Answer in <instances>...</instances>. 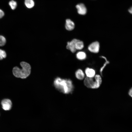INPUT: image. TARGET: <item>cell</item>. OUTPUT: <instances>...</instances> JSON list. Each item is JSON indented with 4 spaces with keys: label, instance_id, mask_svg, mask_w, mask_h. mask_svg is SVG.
<instances>
[{
    "label": "cell",
    "instance_id": "obj_1",
    "mask_svg": "<svg viewBox=\"0 0 132 132\" xmlns=\"http://www.w3.org/2000/svg\"><path fill=\"white\" fill-rule=\"evenodd\" d=\"M54 85L57 90L65 94L70 93L74 90L72 82L69 79L57 77L54 81Z\"/></svg>",
    "mask_w": 132,
    "mask_h": 132
},
{
    "label": "cell",
    "instance_id": "obj_2",
    "mask_svg": "<svg viewBox=\"0 0 132 132\" xmlns=\"http://www.w3.org/2000/svg\"><path fill=\"white\" fill-rule=\"evenodd\" d=\"M20 65L22 68L20 69L17 66L14 67L12 70L13 74L16 77L22 79L25 78L31 73V66L29 63L24 61L21 62Z\"/></svg>",
    "mask_w": 132,
    "mask_h": 132
},
{
    "label": "cell",
    "instance_id": "obj_3",
    "mask_svg": "<svg viewBox=\"0 0 132 132\" xmlns=\"http://www.w3.org/2000/svg\"><path fill=\"white\" fill-rule=\"evenodd\" d=\"M86 77L84 81V85L88 88L96 89L99 88L102 82L101 77L99 75L97 74L94 77V78Z\"/></svg>",
    "mask_w": 132,
    "mask_h": 132
},
{
    "label": "cell",
    "instance_id": "obj_4",
    "mask_svg": "<svg viewBox=\"0 0 132 132\" xmlns=\"http://www.w3.org/2000/svg\"><path fill=\"white\" fill-rule=\"evenodd\" d=\"M100 44L97 41L93 42L91 43L88 47V49L90 52L94 53H98L99 50Z\"/></svg>",
    "mask_w": 132,
    "mask_h": 132
},
{
    "label": "cell",
    "instance_id": "obj_5",
    "mask_svg": "<svg viewBox=\"0 0 132 132\" xmlns=\"http://www.w3.org/2000/svg\"><path fill=\"white\" fill-rule=\"evenodd\" d=\"M78 40V39H74L70 42H68L66 46V48L72 53H75L77 50L75 48L76 43Z\"/></svg>",
    "mask_w": 132,
    "mask_h": 132
},
{
    "label": "cell",
    "instance_id": "obj_6",
    "mask_svg": "<svg viewBox=\"0 0 132 132\" xmlns=\"http://www.w3.org/2000/svg\"><path fill=\"white\" fill-rule=\"evenodd\" d=\"M1 104L2 108L5 110H9L11 108L12 103L11 101L9 99H5L3 100Z\"/></svg>",
    "mask_w": 132,
    "mask_h": 132
},
{
    "label": "cell",
    "instance_id": "obj_7",
    "mask_svg": "<svg viewBox=\"0 0 132 132\" xmlns=\"http://www.w3.org/2000/svg\"><path fill=\"white\" fill-rule=\"evenodd\" d=\"M78 13L81 15L85 14L87 12V10L84 5L83 3H80L77 5L76 6Z\"/></svg>",
    "mask_w": 132,
    "mask_h": 132
},
{
    "label": "cell",
    "instance_id": "obj_8",
    "mask_svg": "<svg viewBox=\"0 0 132 132\" xmlns=\"http://www.w3.org/2000/svg\"><path fill=\"white\" fill-rule=\"evenodd\" d=\"M75 25L74 22L69 19L66 20L65 24L66 29L68 31H71L74 29Z\"/></svg>",
    "mask_w": 132,
    "mask_h": 132
},
{
    "label": "cell",
    "instance_id": "obj_9",
    "mask_svg": "<svg viewBox=\"0 0 132 132\" xmlns=\"http://www.w3.org/2000/svg\"><path fill=\"white\" fill-rule=\"evenodd\" d=\"M85 73L87 77L93 78L95 75L96 72L94 69L89 67H87L85 70Z\"/></svg>",
    "mask_w": 132,
    "mask_h": 132
},
{
    "label": "cell",
    "instance_id": "obj_10",
    "mask_svg": "<svg viewBox=\"0 0 132 132\" xmlns=\"http://www.w3.org/2000/svg\"><path fill=\"white\" fill-rule=\"evenodd\" d=\"M75 76L77 79L80 80H83L85 77V75L84 72L81 69H78L76 71Z\"/></svg>",
    "mask_w": 132,
    "mask_h": 132
},
{
    "label": "cell",
    "instance_id": "obj_11",
    "mask_svg": "<svg viewBox=\"0 0 132 132\" xmlns=\"http://www.w3.org/2000/svg\"><path fill=\"white\" fill-rule=\"evenodd\" d=\"M77 58L80 60H83L85 59L87 57L86 53L83 51H79L78 52L76 55Z\"/></svg>",
    "mask_w": 132,
    "mask_h": 132
},
{
    "label": "cell",
    "instance_id": "obj_12",
    "mask_svg": "<svg viewBox=\"0 0 132 132\" xmlns=\"http://www.w3.org/2000/svg\"><path fill=\"white\" fill-rule=\"evenodd\" d=\"M84 47L83 42L81 41L78 40L75 44V48L76 50H81Z\"/></svg>",
    "mask_w": 132,
    "mask_h": 132
},
{
    "label": "cell",
    "instance_id": "obj_13",
    "mask_svg": "<svg viewBox=\"0 0 132 132\" xmlns=\"http://www.w3.org/2000/svg\"><path fill=\"white\" fill-rule=\"evenodd\" d=\"M24 4L28 8H31L34 6V3L33 0H25Z\"/></svg>",
    "mask_w": 132,
    "mask_h": 132
},
{
    "label": "cell",
    "instance_id": "obj_14",
    "mask_svg": "<svg viewBox=\"0 0 132 132\" xmlns=\"http://www.w3.org/2000/svg\"><path fill=\"white\" fill-rule=\"evenodd\" d=\"M100 57L103 58V59H104L105 60V63H104L102 66L100 68V73L101 75L102 76L103 71L107 65L109 64L110 62H109L107 60L106 58L105 57L103 56H100Z\"/></svg>",
    "mask_w": 132,
    "mask_h": 132
},
{
    "label": "cell",
    "instance_id": "obj_15",
    "mask_svg": "<svg viewBox=\"0 0 132 132\" xmlns=\"http://www.w3.org/2000/svg\"><path fill=\"white\" fill-rule=\"evenodd\" d=\"M9 4L11 9L12 10L15 9L17 5V2L13 0H11L9 1Z\"/></svg>",
    "mask_w": 132,
    "mask_h": 132
},
{
    "label": "cell",
    "instance_id": "obj_16",
    "mask_svg": "<svg viewBox=\"0 0 132 132\" xmlns=\"http://www.w3.org/2000/svg\"><path fill=\"white\" fill-rule=\"evenodd\" d=\"M6 42L5 38L3 36L0 35V46L4 45Z\"/></svg>",
    "mask_w": 132,
    "mask_h": 132
},
{
    "label": "cell",
    "instance_id": "obj_17",
    "mask_svg": "<svg viewBox=\"0 0 132 132\" xmlns=\"http://www.w3.org/2000/svg\"><path fill=\"white\" fill-rule=\"evenodd\" d=\"M6 56V54L4 50L0 49V60L5 58Z\"/></svg>",
    "mask_w": 132,
    "mask_h": 132
},
{
    "label": "cell",
    "instance_id": "obj_18",
    "mask_svg": "<svg viewBox=\"0 0 132 132\" xmlns=\"http://www.w3.org/2000/svg\"><path fill=\"white\" fill-rule=\"evenodd\" d=\"M4 13L3 11L0 9V19L2 18L4 15Z\"/></svg>",
    "mask_w": 132,
    "mask_h": 132
},
{
    "label": "cell",
    "instance_id": "obj_19",
    "mask_svg": "<svg viewBox=\"0 0 132 132\" xmlns=\"http://www.w3.org/2000/svg\"><path fill=\"white\" fill-rule=\"evenodd\" d=\"M129 94L132 98V88L130 89L129 92Z\"/></svg>",
    "mask_w": 132,
    "mask_h": 132
},
{
    "label": "cell",
    "instance_id": "obj_20",
    "mask_svg": "<svg viewBox=\"0 0 132 132\" xmlns=\"http://www.w3.org/2000/svg\"><path fill=\"white\" fill-rule=\"evenodd\" d=\"M128 11L130 13L132 14V7H131L128 10Z\"/></svg>",
    "mask_w": 132,
    "mask_h": 132
}]
</instances>
